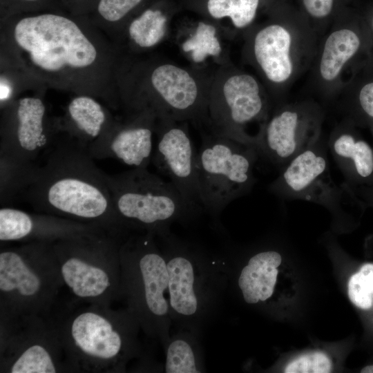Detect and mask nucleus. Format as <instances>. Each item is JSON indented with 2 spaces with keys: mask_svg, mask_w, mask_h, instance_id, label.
<instances>
[{
  "mask_svg": "<svg viewBox=\"0 0 373 373\" xmlns=\"http://www.w3.org/2000/svg\"><path fill=\"white\" fill-rule=\"evenodd\" d=\"M178 30L177 45L189 65L215 68L231 61L225 41H231L213 22L199 21L191 30Z\"/></svg>",
  "mask_w": 373,
  "mask_h": 373,
  "instance_id": "nucleus-24",
  "label": "nucleus"
},
{
  "mask_svg": "<svg viewBox=\"0 0 373 373\" xmlns=\"http://www.w3.org/2000/svg\"><path fill=\"white\" fill-rule=\"evenodd\" d=\"M339 96H351L354 98L356 109L364 118L373 124V80L367 81L356 88V93H341Z\"/></svg>",
  "mask_w": 373,
  "mask_h": 373,
  "instance_id": "nucleus-32",
  "label": "nucleus"
},
{
  "mask_svg": "<svg viewBox=\"0 0 373 373\" xmlns=\"http://www.w3.org/2000/svg\"><path fill=\"white\" fill-rule=\"evenodd\" d=\"M324 119L323 108L311 99L274 104L256 148L258 155L285 166L321 139Z\"/></svg>",
  "mask_w": 373,
  "mask_h": 373,
  "instance_id": "nucleus-14",
  "label": "nucleus"
},
{
  "mask_svg": "<svg viewBox=\"0 0 373 373\" xmlns=\"http://www.w3.org/2000/svg\"><path fill=\"white\" fill-rule=\"evenodd\" d=\"M48 150L21 197L37 212L128 234L115 209L106 173L95 165L88 151L61 133Z\"/></svg>",
  "mask_w": 373,
  "mask_h": 373,
  "instance_id": "nucleus-2",
  "label": "nucleus"
},
{
  "mask_svg": "<svg viewBox=\"0 0 373 373\" xmlns=\"http://www.w3.org/2000/svg\"><path fill=\"white\" fill-rule=\"evenodd\" d=\"M370 127H371V130H372V135H373V124H372V125L370 126Z\"/></svg>",
  "mask_w": 373,
  "mask_h": 373,
  "instance_id": "nucleus-37",
  "label": "nucleus"
},
{
  "mask_svg": "<svg viewBox=\"0 0 373 373\" xmlns=\"http://www.w3.org/2000/svg\"><path fill=\"white\" fill-rule=\"evenodd\" d=\"M215 68L184 66L153 52H126L119 80L124 113L149 109L157 119L207 124L209 92Z\"/></svg>",
  "mask_w": 373,
  "mask_h": 373,
  "instance_id": "nucleus-3",
  "label": "nucleus"
},
{
  "mask_svg": "<svg viewBox=\"0 0 373 373\" xmlns=\"http://www.w3.org/2000/svg\"><path fill=\"white\" fill-rule=\"evenodd\" d=\"M332 364L329 356L321 352L301 355L289 363L284 369L286 373H328Z\"/></svg>",
  "mask_w": 373,
  "mask_h": 373,
  "instance_id": "nucleus-31",
  "label": "nucleus"
},
{
  "mask_svg": "<svg viewBox=\"0 0 373 373\" xmlns=\"http://www.w3.org/2000/svg\"><path fill=\"white\" fill-rule=\"evenodd\" d=\"M156 238L167 267L172 324L201 336L222 302L227 277L218 258L200 247L171 231Z\"/></svg>",
  "mask_w": 373,
  "mask_h": 373,
  "instance_id": "nucleus-5",
  "label": "nucleus"
},
{
  "mask_svg": "<svg viewBox=\"0 0 373 373\" xmlns=\"http://www.w3.org/2000/svg\"><path fill=\"white\" fill-rule=\"evenodd\" d=\"M169 19L164 12L147 8L124 26L117 44L126 52H149L171 36Z\"/></svg>",
  "mask_w": 373,
  "mask_h": 373,
  "instance_id": "nucleus-25",
  "label": "nucleus"
},
{
  "mask_svg": "<svg viewBox=\"0 0 373 373\" xmlns=\"http://www.w3.org/2000/svg\"><path fill=\"white\" fill-rule=\"evenodd\" d=\"M356 189V193L363 202L373 207V186H363Z\"/></svg>",
  "mask_w": 373,
  "mask_h": 373,
  "instance_id": "nucleus-34",
  "label": "nucleus"
},
{
  "mask_svg": "<svg viewBox=\"0 0 373 373\" xmlns=\"http://www.w3.org/2000/svg\"><path fill=\"white\" fill-rule=\"evenodd\" d=\"M362 44L358 30L347 23H334L319 39L307 73V86L323 99H336L347 83L346 74Z\"/></svg>",
  "mask_w": 373,
  "mask_h": 373,
  "instance_id": "nucleus-16",
  "label": "nucleus"
},
{
  "mask_svg": "<svg viewBox=\"0 0 373 373\" xmlns=\"http://www.w3.org/2000/svg\"><path fill=\"white\" fill-rule=\"evenodd\" d=\"M302 3L308 18L317 22L314 30L320 37L321 22L332 15L334 0H302Z\"/></svg>",
  "mask_w": 373,
  "mask_h": 373,
  "instance_id": "nucleus-33",
  "label": "nucleus"
},
{
  "mask_svg": "<svg viewBox=\"0 0 373 373\" xmlns=\"http://www.w3.org/2000/svg\"><path fill=\"white\" fill-rule=\"evenodd\" d=\"M320 141L284 166L271 186L274 191L321 204L336 203L338 189Z\"/></svg>",
  "mask_w": 373,
  "mask_h": 373,
  "instance_id": "nucleus-19",
  "label": "nucleus"
},
{
  "mask_svg": "<svg viewBox=\"0 0 373 373\" xmlns=\"http://www.w3.org/2000/svg\"><path fill=\"white\" fill-rule=\"evenodd\" d=\"M372 30H373V17H372Z\"/></svg>",
  "mask_w": 373,
  "mask_h": 373,
  "instance_id": "nucleus-38",
  "label": "nucleus"
},
{
  "mask_svg": "<svg viewBox=\"0 0 373 373\" xmlns=\"http://www.w3.org/2000/svg\"><path fill=\"white\" fill-rule=\"evenodd\" d=\"M157 119L149 109L124 113L87 150L94 159L113 158L133 168L147 169L153 155Z\"/></svg>",
  "mask_w": 373,
  "mask_h": 373,
  "instance_id": "nucleus-18",
  "label": "nucleus"
},
{
  "mask_svg": "<svg viewBox=\"0 0 373 373\" xmlns=\"http://www.w3.org/2000/svg\"><path fill=\"white\" fill-rule=\"evenodd\" d=\"M121 299L145 336L164 348L171 337L169 275L163 253L151 232L127 234L119 247Z\"/></svg>",
  "mask_w": 373,
  "mask_h": 373,
  "instance_id": "nucleus-7",
  "label": "nucleus"
},
{
  "mask_svg": "<svg viewBox=\"0 0 373 373\" xmlns=\"http://www.w3.org/2000/svg\"><path fill=\"white\" fill-rule=\"evenodd\" d=\"M143 0H99L97 10L101 19L108 26H111L109 34L111 38L113 27H115L112 37L113 41H116L121 31L120 22L137 8ZM117 44V43H116Z\"/></svg>",
  "mask_w": 373,
  "mask_h": 373,
  "instance_id": "nucleus-30",
  "label": "nucleus"
},
{
  "mask_svg": "<svg viewBox=\"0 0 373 373\" xmlns=\"http://www.w3.org/2000/svg\"><path fill=\"white\" fill-rule=\"evenodd\" d=\"M24 1H28V2H35V1H37L39 0H23Z\"/></svg>",
  "mask_w": 373,
  "mask_h": 373,
  "instance_id": "nucleus-36",
  "label": "nucleus"
},
{
  "mask_svg": "<svg viewBox=\"0 0 373 373\" xmlns=\"http://www.w3.org/2000/svg\"><path fill=\"white\" fill-rule=\"evenodd\" d=\"M240 39L242 63L261 82L274 105L284 102L307 73L320 37L309 21L274 19L254 23Z\"/></svg>",
  "mask_w": 373,
  "mask_h": 373,
  "instance_id": "nucleus-6",
  "label": "nucleus"
},
{
  "mask_svg": "<svg viewBox=\"0 0 373 373\" xmlns=\"http://www.w3.org/2000/svg\"><path fill=\"white\" fill-rule=\"evenodd\" d=\"M360 372L362 373H373V364L365 366Z\"/></svg>",
  "mask_w": 373,
  "mask_h": 373,
  "instance_id": "nucleus-35",
  "label": "nucleus"
},
{
  "mask_svg": "<svg viewBox=\"0 0 373 373\" xmlns=\"http://www.w3.org/2000/svg\"><path fill=\"white\" fill-rule=\"evenodd\" d=\"M125 52L103 30L70 17L41 13L1 29L3 66L38 86L87 95L121 109Z\"/></svg>",
  "mask_w": 373,
  "mask_h": 373,
  "instance_id": "nucleus-1",
  "label": "nucleus"
},
{
  "mask_svg": "<svg viewBox=\"0 0 373 373\" xmlns=\"http://www.w3.org/2000/svg\"><path fill=\"white\" fill-rule=\"evenodd\" d=\"M49 316L64 348L71 372H126L140 359L142 330L128 308L67 300Z\"/></svg>",
  "mask_w": 373,
  "mask_h": 373,
  "instance_id": "nucleus-4",
  "label": "nucleus"
},
{
  "mask_svg": "<svg viewBox=\"0 0 373 373\" xmlns=\"http://www.w3.org/2000/svg\"><path fill=\"white\" fill-rule=\"evenodd\" d=\"M0 155L20 162H36L59 133L48 115L41 93L16 97L1 107Z\"/></svg>",
  "mask_w": 373,
  "mask_h": 373,
  "instance_id": "nucleus-15",
  "label": "nucleus"
},
{
  "mask_svg": "<svg viewBox=\"0 0 373 373\" xmlns=\"http://www.w3.org/2000/svg\"><path fill=\"white\" fill-rule=\"evenodd\" d=\"M347 294L358 309L370 311L373 308V262L364 263L350 276Z\"/></svg>",
  "mask_w": 373,
  "mask_h": 373,
  "instance_id": "nucleus-29",
  "label": "nucleus"
},
{
  "mask_svg": "<svg viewBox=\"0 0 373 373\" xmlns=\"http://www.w3.org/2000/svg\"><path fill=\"white\" fill-rule=\"evenodd\" d=\"M1 373L71 372L57 330L49 317L0 321Z\"/></svg>",
  "mask_w": 373,
  "mask_h": 373,
  "instance_id": "nucleus-13",
  "label": "nucleus"
},
{
  "mask_svg": "<svg viewBox=\"0 0 373 373\" xmlns=\"http://www.w3.org/2000/svg\"><path fill=\"white\" fill-rule=\"evenodd\" d=\"M157 144L151 162L167 177L193 207L200 205L196 178L197 154L189 131V122L157 119Z\"/></svg>",
  "mask_w": 373,
  "mask_h": 373,
  "instance_id": "nucleus-17",
  "label": "nucleus"
},
{
  "mask_svg": "<svg viewBox=\"0 0 373 373\" xmlns=\"http://www.w3.org/2000/svg\"><path fill=\"white\" fill-rule=\"evenodd\" d=\"M116 118L98 99L87 95H75L68 104L65 114L56 119L59 133L77 140L86 149L102 137Z\"/></svg>",
  "mask_w": 373,
  "mask_h": 373,
  "instance_id": "nucleus-22",
  "label": "nucleus"
},
{
  "mask_svg": "<svg viewBox=\"0 0 373 373\" xmlns=\"http://www.w3.org/2000/svg\"><path fill=\"white\" fill-rule=\"evenodd\" d=\"M106 181L117 216L128 232L163 235L171 231L173 223L187 221L199 211L170 181L147 169L106 174Z\"/></svg>",
  "mask_w": 373,
  "mask_h": 373,
  "instance_id": "nucleus-11",
  "label": "nucleus"
},
{
  "mask_svg": "<svg viewBox=\"0 0 373 373\" xmlns=\"http://www.w3.org/2000/svg\"><path fill=\"white\" fill-rule=\"evenodd\" d=\"M258 153L254 146L202 129L196 178L201 207L216 216L247 193L256 179Z\"/></svg>",
  "mask_w": 373,
  "mask_h": 373,
  "instance_id": "nucleus-12",
  "label": "nucleus"
},
{
  "mask_svg": "<svg viewBox=\"0 0 373 373\" xmlns=\"http://www.w3.org/2000/svg\"><path fill=\"white\" fill-rule=\"evenodd\" d=\"M282 262L280 253L262 250L253 254L239 270H223L228 280L233 279L242 300L249 305L262 304L274 295L278 269Z\"/></svg>",
  "mask_w": 373,
  "mask_h": 373,
  "instance_id": "nucleus-23",
  "label": "nucleus"
},
{
  "mask_svg": "<svg viewBox=\"0 0 373 373\" xmlns=\"http://www.w3.org/2000/svg\"><path fill=\"white\" fill-rule=\"evenodd\" d=\"M354 126L355 121L350 117L337 124L329 146L352 186H373V146Z\"/></svg>",
  "mask_w": 373,
  "mask_h": 373,
  "instance_id": "nucleus-21",
  "label": "nucleus"
},
{
  "mask_svg": "<svg viewBox=\"0 0 373 373\" xmlns=\"http://www.w3.org/2000/svg\"><path fill=\"white\" fill-rule=\"evenodd\" d=\"M272 106L259 79L230 61L213 72L202 129L256 148Z\"/></svg>",
  "mask_w": 373,
  "mask_h": 373,
  "instance_id": "nucleus-10",
  "label": "nucleus"
},
{
  "mask_svg": "<svg viewBox=\"0 0 373 373\" xmlns=\"http://www.w3.org/2000/svg\"><path fill=\"white\" fill-rule=\"evenodd\" d=\"M99 230L104 229L50 214L28 213L6 206L0 209L1 242H55Z\"/></svg>",
  "mask_w": 373,
  "mask_h": 373,
  "instance_id": "nucleus-20",
  "label": "nucleus"
},
{
  "mask_svg": "<svg viewBox=\"0 0 373 373\" xmlns=\"http://www.w3.org/2000/svg\"><path fill=\"white\" fill-rule=\"evenodd\" d=\"M39 165L24 163L0 155V202L8 204L22 196L37 175Z\"/></svg>",
  "mask_w": 373,
  "mask_h": 373,
  "instance_id": "nucleus-28",
  "label": "nucleus"
},
{
  "mask_svg": "<svg viewBox=\"0 0 373 373\" xmlns=\"http://www.w3.org/2000/svg\"><path fill=\"white\" fill-rule=\"evenodd\" d=\"M125 236L99 230L52 242L70 300L111 305L121 299L119 247Z\"/></svg>",
  "mask_w": 373,
  "mask_h": 373,
  "instance_id": "nucleus-9",
  "label": "nucleus"
},
{
  "mask_svg": "<svg viewBox=\"0 0 373 373\" xmlns=\"http://www.w3.org/2000/svg\"><path fill=\"white\" fill-rule=\"evenodd\" d=\"M201 336L182 329L171 334L163 348L166 373H201L206 372L204 354L200 341Z\"/></svg>",
  "mask_w": 373,
  "mask_h": 373,
  "instance_id": "nucleus-26",
  "label": "nucleus"
},
{
  "mask_svg": "<svg viewBox=\"0 0 373 373\" xmlns=\"http://www.w3.org/2000/svg\"><path fill=\"white\" fill-rule=\"evenodd\" d=\"M260 0H207V14L213 21L227 19L229 35L232 41L254 23Z\"/></svg>",
  "mask_w": 373,
  "mask_h": 373,
  "instance_id": "nucleus-27",
  "label": "nucleus"
},
{
  "mask_svg": "<svg viewBox=\"0 0 373 373\" xmlns=\"http://www.w3.org/2000/svg\"><path fill=\"white\" fill-rule=\"evenodd\" d=\"M52 242L1 249L0 321L52 314L64 287Z\"/></svg>",
  "mask_w": 373,
  "mask_h": 373,
  "instance_id": "nucleus-8",
  "label": "nucleus"
}]
</instances>
